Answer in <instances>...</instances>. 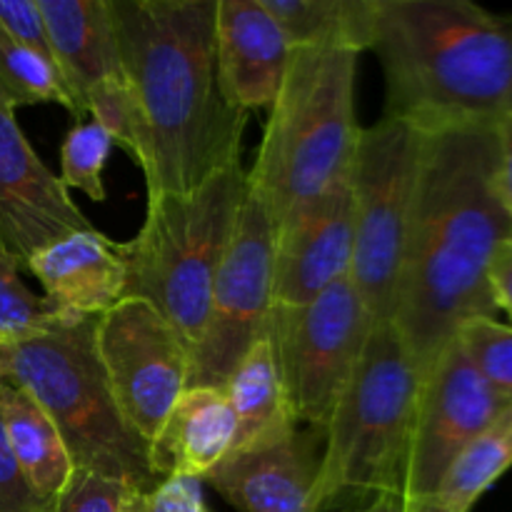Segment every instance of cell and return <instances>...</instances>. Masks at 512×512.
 I'll use <instances>...</instances> for the list:
<instances>
[{"label": "cell", "mask_w": 512, "mask_h": 512, "mask_svg": "<svg viewBox=\"0 0 512 512\" xmlns=\"http://www.w3.org/2000/svg\"><path fill=\"white\" fill-rule=\"evenodd\" d=\"M455 343L480 378L503 403H512V325L498 318H473L455 333Z\"/></svg>", "instance_id": "d4e9b609"}, {"label": "cell", "mask_w": 512, "mask_h": 512, "mask_svg": "<svg viewBox=\"0 0 512 512\" xmlns=\"http://www.w3.org/2000/svg\"><path fill=\"white\" fill-rule=\"evenodd\" d=\"M368 50L385 75V115L413 123L512 118V15L470 0H375Z\"/></svg>", "instance_id": "3957f363"}, {"label": "cell", "mask_w": 512, "mask_h": 512, "mask_svg": "<svg viewBox=\"0 0 512 512\" xmlns=\"http://www.w3.org/2000/svg\"><path fill=\"white\" fill-rule=\"evenodd\" d=\"M508 403L493 393L450 340L423 375L410 443L405 505L433 495L458 455L483 435Z\"/></svg>", "instance_id": "7c38bea8"}, {"label": "cell", "mask_w": 512, "mask_h": 512, "mask_svg": "<svg viewBox=\"0 0 512 512\" xmlns=\"http://www.w3.org/2000/svg\"><path fill=\"white\" fill-rule=\"evenodd\" d=\"M358 58V50L338 45L290 48L263 143L245 173L275 223L348 178L363 133L355 113Z\"/></svg>", "instance_id": "277c9868"}, {"label": "cell", "mask_w": 512, "mask_h": 512, "mask_svg": "<svg viewBox=\"0 0 512 512\" xmlns=\"http://www.w3.org/2000/svg\"><path fill=\"white\" fill-rule=\"evenodd\" d=\"M348 512H405V498H400V495H380V498L370 500L365 508Z\"/></svg>", "instance_id": "836d02e7"}, {"label": "cell", "mask_w": 512, "mask_h": 512, "mask_svg": "<svg viewBox=\"0 0 512 512\" xmlns=\"http://www.w3.org/2000/svg\"><path fill=\"white\" fill-rule=\"evenodd\" d=\"M58 318L53 305L23 283L18 265L0 258V345L35 338Z\"/></svg>", "instance_id": "4316f807"}, {"label": "cell", "mask_w": 512, "mask_h": 512, "mask_svg": "<svg viewBox=\"0 0 512 512\" xmlns=\"http://www.w3.org/2000/svg\"><path fill=\"white\" fill-rule=\"evenodd\" d=\"M135 488L93 470L73 468L50 512H125Z\"/></svg>", "instance_id": "83f0119b"}, {"label": "cell", "mask_w": 512, "mask_h": 512, "mask_svg": "<svg viewBox=\"0 0 512 512\" xmlns=\"http://www.w3.org/2000/svg\"><path fill=\"white\" fill-rule=\"evenodd\" d=\"M93 228L73 195L40 160L0 95V258L25 270L30 255L73 230Z\"/></svg>", "instance_id": "4fadbf2b"}, {"label": "cell", "mask_w": 512, "mask_h": 512, "mask_svg": "<svg viewBox=\"0 0 512 512\" xmlns=\"http://www.w3.org/2000/svg\"><path fill=\"white\" fill-rule=\"evenodd\" d=\"M420 155L393 325L420 375L458 328L495 318L490 263L512 235L495 123H418Z\"/></svg>", "instance_id": "6da1fadb"}, {"label": "cell", "mask_w": 512, "mask_h": 512, "mask_svg": "<svg viewBox=\"0 0 512 512\" xmlns=\"http://www.w3.org/2000/svg\"><path fill=\"white\" fill-rule=\"evenodd\" d=\"M418 123L385 115L363 128L350 165L353 263L350 283L373 323H393L420 155Z\"/></svg>", "instance_id": "ba28073f"}, {"label": "cell", "mask_w": 512, "mask_h": 512, "mask_svg": "<svg viewBox=\"0 0 512 512\" xmlns=\"http://www.w3.org/2000/svg\"><path fill=\"white\" fill-rule=\"evenodd\" d=\"M512 468V403L483 435L458 455L433 495L405 512H470L480 498Z\"/></svg>", "instance_id": "7402d4cb"}, {"label": "cell", "mask_w": 512, "mask_h": 512, "mask_svg": "<svg viewBox=\"0 0 512 512\" xmlns=\"http://www.w3.org/2000/svg\"><path fill=\"white\" fill-rule=\"evenodd\" d=\"M325 430H293L275 443L230 453L203 478L238 512H320Z\"/></svg>", "instance_id": "9a60e30c"}, {"label": "cell", "mask_w": 512, "mask_h": 512, "mask_svg": "<svg viewBox=\"0 0 512 512\" xmlns=\"http://www.w3.org/2000/svg\"><path fill=\"white\" fill-rule=\"evenodd\" d=\"M113 150V140L93 120L73 125L60 148V180L68 190H80L95 203L105 200L103 170Z\"/></svg>", "instance_id": "484cf974"}, {"label": "cell", "mask_w": 512, "mask_h": 512, "mask_svg": "<svg viewBox=\"0 0 512 512\" xmlns=\"http://www.w3.org/2000/svg\"><path fill=\"white\" fill-rule=\"evenodd\" d=\"M93 345L115 408L143 443H153L188 390L190 350L150 303L123 298L95 318Z\"/></svg>", "instance_id": "8fae6325"}, {"label": "cell", "mask_w": 512, "mask_h": 512, "mask_svg": "<svg viewBox=\"0 0 512 512\" xmlns=\"http://www.w3.org/2000/svg\"><path fill=\"white\" fill-rule=\"evenodd\" d=\"M148 198L183 195L240 163L248 113L223 93L218 0H110Z\"/></svg>", "instance_id": "7a4b0ae2"}, {"label": "cell", "mask_w": 512, "mask_h": 512, "mask_svg": "<svg viewBox=\"0 0 512 512\" xmlns=\"http://www.w3.org/2000/svg\"><path fill=\"white\" fill-rule=\"evenodd\" d=\"M245 185L243 165L235 163L193 193L148 198L140 230L128 243H120L123 298L153 305L188 350L205 328L215 278L243 208Z\"/></svg>", "instance_id": "8992f818"}, {"label": "cell", "mask_w": 512, "mask_h": 512, "mask_svg": "<svg viewBox=\"0 0 512 512\" xmlns=\"http://www.w3.org/2000/svg\"><path fill=\"white\" fill-rule=\"evenodd\" d=\"M350 263L353 203L345 178L275 223V305H303L318 298L338 280L350 278Z\"/></svg>", "instance_id": "5bb4252c"}, {"label": "cell", "mask_w": 512, "mask_h": 512, "mask_svg": "<svg viewBox=\"0 0 512 512\" xmlns=\"http://www.w3.org/2000/svg\"><path fill=\"white\" fill-rule=\"evenodd\" d=\"M373 325L350 278L303 305H273L263 333L273 345L295 423L325 430Z\"/></svg>", "instance_id": "9c48e42d"}, {"label": "cell", "mask_w": 512, "mask_h": 512, "mask_svg": "<svg viewBox=\"0 0 512 512\" xmlns=\"http://www.w3.org/2000/svg\"><path fill=\"white\" fill-rule=\"evenodd\" d=\"M95 318H58L23 343L0 345V378L10 380L45 410L63 438L73 468L93 470L153 490L148 443L115 408L93 345Z\"/></svg>", "instance_id": "5b68a950"}, {"label": "cell", "mask_w": 512, "mask_h": 512, "mask_svg": "<svg viewBox=\"0 0 512 512\" xmlns=\"http://www.w3.org/2000/svg\"><path fill=\"white\" fill-rule=\"evenodd\" d=\"M498 145H500V193H503L505 208L512 218V118L498 123Z\"/></svg>", "instance_id": "d6a6232c"}, {"label": "cell", "mask_w": 512, "mask_h": 512, "mask_svg": "<svg viewBox=\"0 0 512 512\" xmlns=\"http://www.w3.org/2000/svg\"><path fill=\"white\" fill-rule=\"evenodd\" d=\"M0 512H50V503L35 493L20 470L5 438L3 420H0Z\"/></svg>", "instance_id": "f546056e"}, {"label": "cell", "mask_w": 512, "mask_h": 512, "mask_svg": "<svg viewBox=\"0 0 512 512\" xmlns=\"http://www.w3.org/2000/svg\"><path fill=\"white\" fill-rule=\"evenodd\" d=\"M290 45L263 0H218L215 60L223 93L243 113L270 108L283 85Z\"/></svg>", "instance_id": "2e32d148"}, {"label": "cell", "mask_w": 512, "mask_h": 512, "mask_svg": "<svg viewBox=\"0 0 512 512\" xmlns=\"http://www.w3.org/2000/svg\"><path fill=\"white\" fill-rule=\"evenodd\" d=\"M0 95L15 110L25 105L55 103L73 113V105L53 60L18 43L3 30H0Z\"/></svg>", "instance_id": "cb8c5ba5"}, {"label": "cell", "mask_w": 512, "mask_h": 512, "mask_svg": "<svg viewBox=\"0 0 512 512\" xmlns=\"http://www.w3.org/2000/svg\"><path fill=\"white\" fill-rule=\"evenodd\" d=\"M203 483L195 478H165L153 490H135L125 512H205Z\"/></svg>", "instance_id": "f1b7e54d"}, {"label": "cell", "mask_w": 512, "mask_h": 512, "mask_svg": "<svg viewBox=\"0 0 512 512\" xmlns=\"http://www.w3.org/2000/svg\"><path fill=\"white\" fill-rule=\"evenodd\" d=\"M275 220L245 185L243 208L215 278L208 318L190 350L188 388H225L273 310Z\"/></svg>", "instance_id": "30bf717a"}, {"label": "cell", "mask_w": 512, "mask_h": 512, "mask_svg": "<svg viewBox=\"0 0 512 512\" xmlns=\"http://www.w3.org/2000/svg\"><path fill=\"white\" fill-rule=\"evenodd\" d=\"M0 30L50 58L48 30L38 0H0Z\"/></svg>", "instance_id": "4dcf8cb0"}, {"label": "cell", "mask_w": 512, "mask_h": 512, "mask_svg": "<svg viewBox=\"0 0 512 512\" xmlns=\"http://www.w3.org/2000/svg\"><path fill=\"white\" fill-rule=\"evenodd\" d=\"M38 5L50 58L80 120L95 90L123 80L113 5L110 0H38Z\"/></svg>", "instance_id": "ac0fdd59"}, {"label": "cell", "mask_w": 512, "mask_h": 512, "mask_svg": "<svg viewBox=\"0 0 512 512\" xmlns=\"http://www.w3.org/2000/svg\"><path fill=\"white\" fill-rule=\"evenodd\" d=\"M205 512H210V510H205Z\"/></svg>", "instance_id": "e575fe53"}, {"label": "cell", "mask_w": 512, "mask_h": 512, "mask_svg": "<svg viewBox=\"0 0 512 512\" xmlns=\"http://www.w3.org/2000/svg\"><path fill=\"white\" fill-rule=\"evenodd\" d=\"M423 375L393 323H375L325 425L320 512L358 498H405Z\"/></svg>", "instance_id": "52a82bcc"}, {"label": "cell", "mask_w": 512, "mask_h": 512, "mask_svg": "<svg viewBox=\"0 0 512 512\" xmlns=\"http://www.w3.org/2000/svg\"><path fill=\"white\" fill-rule=\"evenodd\" d=\"M290 48L368 50L375 0H263Z\"/></svg>", "instance_id": "603a6c76"}, {"label": "cell", "mask_w": 512, "mask_h": 512, "mask_svg": "<svg viewBox=\"0 0 512 512\" xmlns=\"http://www.w3.org/2000/svg\"><path fill=\"white\" fill-rule=\"evenodd\" d=\"M488 283L498 313H505L512 320V235L495 253L493 263H490Z\"/></svg>", "instance_id": "1f68e13d"}, {"label": "cell", "mask_w": 512, "mask_h": 512, "mask_svg": "<svg viewBox=\"0 0 512 512\" xmlns=\"http://www.w3.org/2000/svg\"><path fill=\"white\" fill-rule=\"evenodd\" d=\"M235 433L238 423L225 390L188 388L148 445L150 470L158 480L195 478L203 483L230 455Z\"/></svg>", "instance_id": "d6986e66"}, {"label": "cell", "mask_w": 512, "mask_h": 512, "mask_svg": "<svg viewBox=\"0 0 512 512\" xmlns=\"http://www.w3.org/2000/svg\"><path fill=\"white\" fill-rule=\"evenodd\" d=\"M25 270L38 278L60 318H98L125 293L120 243L95 228L50 240L30 255Z\"/></svg>", "instance_id": "e0dca14e"}, {"label": "cell", "mask_w": 512, "mask_h": 512, "mask_svg": "<svg viewBox=\"0 0 512 512\" xmlns=\"http://www.w3.org/2000/svg\"><path fill=\"white\" fill-rule=\"evenodd\" d=\"M223 390L238 423L235 445L230 453H243V450L275 443L298 430V423L290 413L273 345L265 333L250 345Z\"/></svg>", "instance_id": "ffe728a7"}, {"label": "cell", "mask_w": 512, "mask_h": 512, "mask_svg": "<svg viewBox=\"0 0 512 512\" xmlns=\"http://www.w3.org/2000/svg\"><path fill=\"white\" fill-rule=\"evenodd\" d=\"M0 420L23 475L35 493L53 508V500L73 473V463L58 428L25 390L5 378H0Z\"/></svg>", "instance_id": "44dd1931"}]
</instances>
